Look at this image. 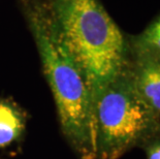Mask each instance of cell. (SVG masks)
<instances>
[{
	"label": "cell",
	"mask_w": 160,
	"mask_h": 159,
	"mask_svg": "<svg viewBox=\"0 0 160 159\" xmlns=\"http://www.w3.org/2000/svg\"><path fill=\"white\" fill-rule=\"evenodd\" d=\"M96 159H119L159 137L158 123L135 90L129 65L93 97Z\"/></svg>",
	"instance_id": "cell-3"
},
{
	"label": "cell",
	"mask_w": 160,
	"mask_h": 159,
	"mask_svg": "<svg viewBox=\"0 0 160 159\" xmlns=\"http://www.w3.org/2000/svg\"><path fill=\"white\" fill-rule=\"evenodd\" d=\"M55 100L61 130L81 159H96L92 96L61 42L42 0H19Z\"/></svg>",
	"instance_id": "cell-1"
},
{
	"label": "cell",
	"mask_w": 160,
	"mask_h": 159,
	"mask_svg": "<svg viewBox=\"0 0 160 159\" xmlns=\"http://www.w3.org/2000/svg\"><path fill=\"white\" fill-rule=\"evenodd\" d=\"M127 38L131 56H152L160 58V15L139 34Z\"/></svg>",
	"instance_id": "cell-6"
},
{
	"label": "cell",
	"mask_w": 160,
	"mask_h": 159,
	"mask_svg": "<svg viewBox=\"0 0 160 159\" xmlns=\"http://www.w3.org/2000/svg\"><path fill=\"white\" fill-rule=\"evenodd\" d=\"M158 131H159V137H160V119H159V122H158Z\"/></svg>",
	"instance_id": "cell-8"
},
{
	"label": "cell",
	"mask_w": 160,
	"mask_h": 159,
	"mask_svg": "<svg viewBox=\"0 0 160 159\" xmlns=\"http://www.w3.org/2000/svg\"><path fill=\"white\" fill-rule=\"evenodd\" d=\"M129 72L138 94L158 123L160 119V58L131 56Z\"/></svg>",
	"instance_id": "cell-4"
},
{
	"label": "cell",
	"mask_w": 160,
	"mask_h": 159,
	"mask_svg": "<svg viewBox=\"0 0 160 159\" xmlns=\"http://www.w3.org/2000/svg\"><path fill=\"white\" fill-rule=\"evenodd\" d=\"M147 159H160V137L149 141L142 146Z\"/></svg>",
	"instance_id": "cell-7"
},
{
	"label": "cell",
	"mask_w": 160,
	"mask_h": 159,
	"mask_svg": "<svg viewBox=\"0 0 160 159\" xmlns=\"http://www.w3.org/2000/svg\"><path fill=\"white\" fill-rule=\"evenodd\" d=\"M25 127L26 118L23 111L12 101L0 98V149L18 141Z\"/></svg>",
	"instance_id": "cell-5"
},
{
	"label": "cell",
	"mask_w": 160,
	"mask_h": 159,
	"mask_svg": "<svg viewBox=\"0 0 160 159\" xmlns=\"http://www.w3.org/2000/svg\"><path fill=\"white\" fill-rule=\"evenodd\" d=\"M61 42L93 97L130 63L128 38L100 0H42Z\"/></svg>",
	"instance_id": "cell-2"
}]
</instances>
